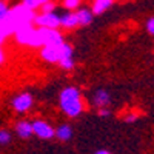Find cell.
I'll return each instance as SVG.
<instances>
[{"label": "cell", "instance_id": "cell-15", "mask_svg": "<svg viewBox=\"0 0 154 154\" xmlns=\"http://www.w3.org/2000/svg\"><path fill=\"white\" fill-rule=\"evenodd\" d=\"M114 5V0H93V6L91 11L94 16H100L105 11H108L111 6Z\"/></svg>", "mask_w": 154, "mask_h": 154}, {"label": "cell", "instance_id": "cell-14", "mask_svg": "<svg viewBox=\"0 0 154 154\" xmlns=\"http://www.w3.org/2000/svg\"><path fill=\"white\" fill-rule=\"evenodd\" d=\"M54 137H57L60 142H68L72 137V126L68 123H62L54 130Z\"/></svg>", "mask_w": 154, "mask_h": 154}, {"label": "cell", "instance_id": "cell-19", "mask_svg": "<svg viewBox=\"0 0 154 154\" xmlns=\"http://www.w3.org/2000/svg\"><path fill=\"white\" fill-rule=\"evenodd\" d=\"M11 142V133L8 130H0V145H8Z\"/></svg>", "mask_w": 154, "mask_h": 154}, {"label": "cell", "instance_id": "cell-7", "mask_svg": "<svg viewBox=\"0 0 154 154\" xmlns=\"http://www.w3.org/2000/svg\"><path fill=\"white\" fill-rule=\"evenodd\" d=\"M32 123V133L34 136H37L38 139H43V140H49V139H53L54 137V130L56 128L48 123L46 120H42V119H37Z\"/></svg>", "mask_w": 154, "mask_h": 154}, {"label": "cell", "instance_id": "cell-20", "mask_svg": "<svg viewBox=\"0 0 154 154\" xmlns=\"http://www.w3.org/2000/svg\"><path fill=\"white\" fill-rule=\"evenodd\" d=\"M40 9H42V12H53V11H56V5L49 0V2H46L45 5L40 6Z\"/></svg>", "mask_w": 154, "mask_h": 154}, {"label": "cell", "instance_id": "cell-6", "mask_svg": "<svg viewBox=\"0 0 154 154\" xmlns=\"http://www.w3.org/2000/svg\"><path fill=\"white\" fill-rule=\"evenodd\" d=\"M32 103H34V97H32L31 93H20V94L14 96L12 100H11L12 109H14L16 112H20V114L29 111Z\"/></svg>", "mask_w": 154, "mask_h": 154}, {"label": "cell", "instance_id": "cell-24", "mask_svg": "<svg viewBox=\"0 0 154 154\" xmlns=\"http://www.w3.org/2000/svg\"><path fill=\"white\" fill-rule=\"evenodd\" d=\"M5 59H6L5 51L2 49V46H0V65H3V63H5Z\"/></svg>", "mask_w": 154, "mask_h": 154}, {"label": "cell", "instance_id": "cell-21", "mask_svg": "<svg viewBox=\"0 0 154 154\" xmlns=\"http://www.w3.org/2000/svg\"><path fill=\"white\" fill-rule=\"evenodd\" d=\"M145 28H146V31H148L149 35H154V17H149V19L146 20Z\"/></svg>", "mask_w": 154, "mask_h": 154}, {"label": "cell", "instance_id": "cell-1", "mask_svg": "<svg viewBox=\"0 0 154 154\" xmlns=\"http://www.w3.org/2000/svg\"><path fill=\"white\" fill-rule=\"evenodd\" d=\"M60 108L63 114L71 119H75L83 112V99L79 88L75 86H66L60 93Z\"/></svg>", "mask_w": 154, "mask_h": 154}, {"label": "cell", "instance_id": "cell-23", "mask_svg": "<svg viewBox=\"0 0 154 154\" xmlns=\"http://www.w3.org/2000/svg\"><path fill=\"white\" fill-rule=\"evenodd\" d=\"M137 119H139L137 114H128L126 117H125V122H126V123H134Z\"/></svg>", "mask_w": 154, "mask_h": 154}, {"label": "cell", "instance_id": "cell-2", "mask_svg": "<svg viewBox=\"0 0 154 154\" xmlns=\"http://www.w3.org/2000/svg\"><path fill=\"white\" fill-rule=\"evenodd\" d=\"M65 42L62 32L57 29H49V28H38L35 26V42L34 48H42L45 45H62Z\"/></svg>", "mask_w": 154, "mask_h": 154}, {"label": "cell", "instance_id": "cell-9", "mask_svg": "<svg viewBox=\"0 0 154 154\" xmlns=\"http://www.w3.org/2000/svg\"><path fill=\"white\" fill-rule=\"evenodd\" d=\"M59 65L63 68V69H72L74 65H75V62H74V49L69 43L66 42H63L62 43V57L59 60Z\"/></svg>", "mask_w": 154, "mask_h": 154}, {"label": "cell", "instance_id": "cell-4", "mask_svg": "<svg viewBox=\"0 0 154 154\" xmlns=\"http://www.w3.org/2000/svg\"><path fill=\"white\" fill-rule=\"evenodd\" d=\"M34 25L38 28H49V29H59L60 28V16L53 12H40L34 19Z\"/></svg>", "mask_w": 154, "mask_h": 154}, {"label": "cell", "instance_id": "cell-17", "mask_svg": "<svg viewBox=\"0 0 154 154\" xmlns=\"http://www.w3.org/2000/svg\"><path fill=\"white\" fill-rule=\"evenodd\" d=\"M80 5H82V0H63V6H65L68 11L79 9Z\"/></svg>", "mask_w": 154, "mask_h": 154}, {"label": "cell", "instance_id": "cell-8", "mask_svg": "<svg viewBox=\"0 0 154 154\" xmlns=\"http://www.w3.org/2000/svg\"><path fill=\"white\" fill-rule=\"evenodd\" d=\"M40 57L48 63H59L62 57V45H45L40 48Z\"/></svg>", "mask_w": 154, "mask_h": 154}, {"label": "cell", "instance_id": "cell-10", "mask_svg": "<svg viewBox=\"0 0 154 154\" xmlns=\"http://www.w3.org/2000/svg\"><path fill=\"white\" fill-rule=\"evenodd\" d=\"M111 103V96L106 89H97L93 96V105L99 109V108H108Z\"/></svg>", "mask_w": 154, "mask_h": 154}, {"label": "cell", "instance_id": "cell-22", "mask_svg": "<svg viewBox=\"0 0 154 154\" xmlns=\"http://www.w3.org/2000/svg\"><path fill=\"white\" fill-rule=\"evenodd\" d=\"M97 114L100 116V117H109L111 111H109V108H99L97 109Z\"/></svg>", "mask_w": 154, "mask_h": 154}, {"label": "cell", "instance_id": "cell-13", "mask_svg": "<svg viewBox=\"0 0 154 154\" xmlns=\"http://www.w3.org/2000/svg\"><path fill=\"white\" fill-rule=\"evenodd\" d=\"M16 134L20 139H29L34 133H32V123L28 120H19L16 123Z\"/></svg>", "mask_w": 154, "mask_h": 154}, {"label": "cell", "instance_id": "cell-5", "mask_svg": "<svg viewBox=\"0 0 154 154\" xmlns=\"http://www.w3.org/2000/svg\"><path fill=\"white\" fill-rule=\"evenodd\" d=\"M17 43L25 45V46H32L34 48V42H35V25H25V26H20L14 34Z\"/></svg>", "mask_w": 154, "mask_h": 154}, {"label": "cell", "instance_id": "cell-18", "mask_svg": "<svg viewBox=\"0 0 154 154\" xmlns=\"http://www.w3.org/2000/svg\"><path fill=\"white\" fill-rule=\"evenodd\" d=\"M9 11H11V8L8 5V0H0V22L8 16Z\"/></svg>", "mask_w": 154, "mask_h": 154}, {"label": "cell", "instance_id": "cell-12", "mask_svg": "<svg viewBox=\"0 0 154 154\" xmlns=\"http://www.w3.org/2000/svg\"><path fill=\"white\" fill-rule=\"evenodd\" d=\"M75 16H77V20H79L80 26H88V25H91L93 20H94V14H93V11L89 8L75 9Z\"/></svg>", "mask_w": 154, "mask_h": 154}, {"label": "cell", "instance_id": "cell-16", "mask_svg": "<svg viewBox=\"0 0 154 154\" xmlns=\"http://www.w3.org/2000/svg\"><path fill=\"white\" fill-rule=\"evenodd\" d=\"M46 2H49V0H23V5L25 6H28V8H31V9H38V8H40L42 5H45Z\"/></svg>", "mask_w": 154, "mask_h": 154}, {"label": "cell", "instance_id": "cell-25", "mask_svg": "<svg viewBox=\"0 0 154 154\" xmlns=\"http://www.w3.org/2000/svg\"><path fill=\"white\" fill-rule=\"evenodd\" d=\"M6 37H8V35L5 34V31L2 29V26H0V45H2V43L5 42V38H6Z\"/></svg>", "mask_w": 154, "mask_h": 154}, {"label": "cell", "instance_id": "cell-26", "mask_svg": "<svg viewBox=\"0 0 154 154\" xmlns=\"http://www.w3.org/2000/svg\"><path fill=\"white\" fill-rule=\"evenodd\" d=\"M94 154H111L109 151H106V149H99V151H96Z\"/></svg>", "mask_w": 154, "mask_h": 154}, {"label": "cell", "instance_id": "cell-11", "mask_svg": "<svg viewBox=\"0 0 154 154\" xmlns=\"http://www.w3.org/2000/svg\"><path fill=\"white\" fill-rule=\"evenodd\" d=\"M75 26H79V20H77L75 11H68L66 14L60 16V28L74 29Z\"/></svg>", "mask_w": 154, "mask_h": 154}, {"label": "cell", "instance_id": "cell-3", "mask_svg": "<svg viewBox=\"0 0 154 154\" xmlns=\"http://www.w3.org/2000/svg\"><path fill=\"white\" fill-rule=\"evenodd\" d=\"M11 16H12V19H14V22L17 25V29H19L20 26H25V25H32L37 12L22 3V5H17L14 8H11Z\"/></svg>", "mask_w": 154, "mask_h": 154}]
</instances>
